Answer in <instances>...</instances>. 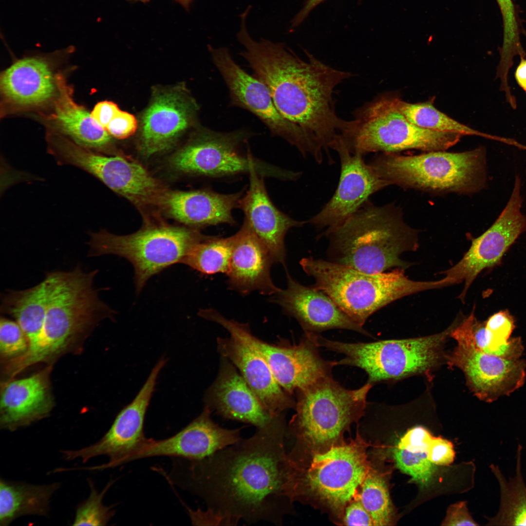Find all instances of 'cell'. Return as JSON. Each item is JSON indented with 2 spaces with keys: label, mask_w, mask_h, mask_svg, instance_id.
<instances>
[{
  "label": "cell",
  "mask_w": 526,
  "mask_h": 526,
  "mask_svg": "<svg viewBox=\"0 0 526 526\" xmlns=\"http://www.w3.org/2000/svg\"><path fill=\"white\" fill-rule=\"evenodd\" d=\"M46 376L38 373L8 383L0 400L1 429L13 431L46 416L52 407Z\"/></svg>",
  "instance_id": "obj_29"
},
{
  "label": "cell",
  "mask_w": 526,
  "mask_h": 526,
  "mask_svg": "<svg viewBox=\"0 0 526 526\" xmlns=\"http://www.w3.org/2000/svg\"><path fill=\"white\" fill-rule=\"evenodd\" d=\"M275 379L290 395L325 377L331 376L336 360L323 358L312 333H305L298 344L268 343L255 337Z\"/></svg>",
  "instance_id": "obj_20"
},
{
  "label": "cell",
  "mask_w": 526,
  "mask_h": 526,
  "mask_svg": "<svg viewBox=\"0 0 526 526\" xmlns=\"http://www.w3.org/2000/svg\"><path fill=\"white\" fill-rule=\"evenodd\" d=\"M369 164L390 185L432 192L473 193L487 187L486 150L428 151L413 155L382 153Z\"/></svg>",
  "instance_id": "obj_6"
},
{
  "label": "cell",
  "mask_w": 526,
  "mask_h": 526,
  "mask_svg": "<svg viewBox=\"0 0 526 526\" xmlns=\"http://www.w3.org/2000/svg\"><path fill=\"white\" fill-rule=\"evenodd\" d=\"M192 107L183 94L168 91L158 94L146 111L139 143L144 157L169 149L188 127Z\"/></svg>",
  "instance_id": "obj_26"
},
{
  "label": "cell",
  "mask_w": 526,
  "mask_h": 526,
  "mask_svg": "<svg viewBox=\"0 0 526 526\" xmlns=\"http://www.w3.org/2000/svg\"><path fill=\"white\" fill-rule=\"evenodd\" d=\"M185 8H188L193 0H176Z\"/></svg>",
  "instance_id": "obj_51"
},
{
  "label": "cell",
  "mask_w": 526,
  "mask_h": 526,
  "mask_svg": "<svg viewBox=\"0 0 526 526\" xmlns=\"http://www.w3.org/2000/svg\"><path fill=\"white\" fill-rule=\"evenodd\" d=\"M503 20V38L500 48L499 66L504 69L511 68L513 59L519 56L525 58L526 53L520 41L519 20L512 0H496Z\"/></svg>",
  "instance_id": "obj_38"
},
{
  "label": "cell",
  "mask_w": 526,
  "mask_h": 526,
  "mask_svg": "<svg viewBox=\"0 0 526 526\" xmlns=\"http://www.w3.org/2000/svg\"><path fill=\"white\" fill-rule=\"evenodd\" d=\"M515 77L519 85L526 92V59H521L516 72Z\"/></svg>",
  "instance_id": "obj_50"
},
{
  "label": "cell",
  "mask_w": 526,
  "mask_h": 526,
  "mask_svg": "<svg viewBox=\"0 0 526 526\" xmlns=\"http://www.w3.org/2000/svg\"><path fill=\"white\" fill-rule=\"evenodd\" d=\"M249 174L248 189L239 204L245 215L244 222L266 247L274 263L284 265L285 236L290 228L301 226L305 222L294 220L279 210L267 194L264 177L256 170Z\"/></svg>",
  "instance_id": "obj_24"
},
{
  "label": "cell",
  "mask_w": 526,
  "mask_h": 526,
  "mask_svg": "<svg viewBox=\"0 0 526 526\" xmlns=\"http://www.w3.org/2000/svg\"><path fill=\"white\" fill-rule=\"evenodd\" d=\"M324 0H306L302 8L292 20L291 28L299 26L315 7Z\"/></svg>",
  "instance_id": "obj_49"
},
{
  "label": "cell",
  "mask_w": 526,
  "mask_h": 526,
  "mask_svg": "<svg viewBox=\"0 0 526 526\" xmlns=\"http://www.w3.org/2000/svg\"><path fill=\"white\" fill-rule=\"evenodd\" d=\"M359 491L358 500L370 514L374 526L391 525L393 510L388 488L382 476L369 471Z\"/></svg>",
  "instance_id": "obj_37"
},
{
  "label": "cell",
  "mask_w": 526,
  "mask_h": 526,
  "mask_svg": "<svg viewBox=\"0 0 526 526\" xmlns=\"http://www.w3.org/2000/svg\"><path fill=\"white\" fill-rule=\"evenodd\" d=\"M246 133L206 131L176 152L169 159L170 167L185 174L220 178L248 173L256 170L263 177L284 180L286 170L255 158L241 149Z\"/></svg>",
  "instance_id": "obj_12"
},
{
  "label": "cell",
  "mask_w": 526,
  "mask_h": 526,
  "mask_svg": "<svg viewBox=\"0 0 526 526\" xmlns=\"http://www.w3.org/2000/svg\"><path fill=\"white\" fill-rule=\"evenodd\" d=\"M88 483L90 493L88 497L76 507L72 525H107L114 515V510L112 509V507L106 506L103 504V498L113 484V482L108 483L101 492L96 490L93 481L91 479H88Z\"/></svg>",
  "instance_id": "obj_39"
},
{
  "label": "cell",
  "mask_w": 526,
  "mask_h": 526,
  "mask_svg": "<svg viewBox=\"0 0 526 526\" xmlns=\"http://www.w3.org/2000/svg\"><path fill=\"white\" fill-rule=\"evenodd\" d=\"M340 136L351 153L363 156L410 149L445 150L456 144L463 135L413 124L398 110L394 95L385 94L359 108Z\"/></svg>",
  "instance_id": "obj_7"
},
{
  "label": "cell",
  "mask_w": 526,
  "mask_h": 526,
  "mask_svg": "<svg viewBox=\"0 0 526 526\" xmlns=\"http://www.w3.org/2000/svg\"><path fill=\"white\" fill-rule=\"evenodd\" d=\"M447 359L451 365L462 370L475 396L488 403L510 395L525 383L524 359H509L486 353L472 344H457Z\"/></svg>",
  "instance_id": "obj_19"
},
{
  "label": "cell",
  "mask_w": 526,
  "mask_h": 526,
  "mask_svg": "<svg viewBox=\"0 0 526 526\" xmlns=\"http://www.w3.org/2000/svg\"><path fill=\"white\" fill-rule=\"evenodd\" d=\"M443 526H478L470 514L466 502L451 505L447 511Z\"/></svg>",
  "instance_id": "obj_46"
},
{
  "label": "cell",
  "mask_w": 526,
  "mask_h": 526,
  "mask_svg": "<svg viewBox=\"0 0 526 526\" xmlns=\"http://www.w3.org/2000/svg\"><path fill=\"white\" fill-rule=\"evenodd\" d=\"M433 437L425 428L415 427L401 438L396 448L412 452H427Z\"/></svg>",
  "instance_id": "obj_42"
},
{
  "label": "cell",
  "mask_w": 526,
  "mask_h": 526,
  "mask_svg": "<svg viewBox=\"0 0 526 526\" xmlns=\"http://www.w3.org/2000/svg\"><path fill=\"white\" fill-rule=\"evenodd\" d=\"M65 159L138 207L160 204L166 192L142 165L121 156L104 155L75 144L67 150Z\"/></svg>",
  "instance_id": "obj_17"
},
{
  "label": "cell",
  "mask_w": 526,
  "mask_h": 526,
  "mask_svg": "<svg viewBox=\"0 0 526 526\" xmlns=\"http://www.w3.org/2000/svg\"><path fill=\"white\" fill-rule=\"evenodd\" d=\"M96 274L78 266L46 274L49 292L45 322L36 343L20 358L23 367L53 358L89 327L113 315L94 287Z\"/></svg>",
  "instance_id": "obj_4"
},
{
  "label": "cell",
  "mask_w": 526,
  "mask_h": 526,
  "mask_svg": "<svg viewBox=\"0 0 526 526\" xmlns=\"http://www.w3.org/2000/svg\"><path fill=\"white\" fill-rule=\"evenodd\" d=\"M523 447L518 445L515 474L507 479L499 467L491 464L490 469L499 486L500 499L496 514L488 518L487 525L526 526V484L522 472Z\"/></svg>",
  "instance_id": "obj_33"
},
{
  "label": "cell",
  "mask_w": 526,
  "mask_h": 526,
  "mask_svg": "<svg viewBox=\"0 0 526 526\" xmlns=\"http://www.w3.org/2000/svg\"><path fill=\"white\" fill-rule=\"evenodd\" d=\"M60 75L58 94L48 117L51 131L93 150L106 148L111 141V135L91 113L74 101L70 88Z\"/></svg>",
  "instance_id": "obj_30"
},
{
  "label": "cell",
  "mask_w": 526,
  "mask_h": 526,
  "mask_svg": "<svg viewBox=\"0 0 526 526\" xmlns=\"http://www.w3.org/2000/svg\"><path fill=\"white\" fill-rule=\"evenodd\" d=\"M166 363L164 358L158 361L134 399L120 411L110 428L99 441L77 450L62 451L64 459L70 461L80 458L86 463L96 456L105 455L109 458L105 464L82 468L88 470L114 468L133 461L149 439L144 431L145 415L158 374Z\"/></svg>",
  "instance_id": "obj_14"
},
{
  "label": "cell",
  "mask_w": 526,
  "mask_h": 526,
  "mask_svg": "<svg viewBox=\"0 0 526 526\" xmlns=\"http://www.w3.org/2000/svg\"><path fill=\"white\" fill-rule=\"evenodd\" d=\"M232 237L233 251L226 273L229 287L244 295L255 290L265 295L279 291L270 276L272 257L244 222Z\"/></svg>",
  "instance_id": "obj_27"
},
{
  "label": "cell",
  "mask_w": 526,
  "mask_h": 526,
  "mask_svg": "<svg viewBox=\"0 0 526 526\" xmlns=\"http://www.w3.org/2000/svg\"><path fill=\"white\" fill-rule=\"evenodd\" d=\"M373 386L366 382L358 389H348L331 376L297 390L290 430L300 440L314 446L334 442L364 415Z\"/></svg>",
  "instance_id": "obj_10"
},
{
  "label": "cell",
  "mask_w": 526,
  "mask_h": 526,
  "mask_svg": "<svg viewBox=\"0 0 526 526\" xmlns=\"http://www.w3.org/2000/svg\"><path fill=\"white\" fill-rule=\"evenodd\" d=\"M49 292V281L45 277L33 287L9 290L1 296L0 312L15 319L27 337L29 348L36 343L42 331Z\"/></svg>",
  "instance_id": "obj_32"
},
{
  "label": "cell",
  "mask_w": 526,
  "mask_h": 526,
  "mask_svg": "<svg viewBox=\"0 0 526 526\" xmlns=\"http://www.w3.org/2000/svg\"><path fill=\"white\" fill-rule=\"evenodd\" d=\"M521 180L516 175L510 198L492 225L474 239L463 258L445 271L454 284L464 282L460 295L464 300L470 286L484 269L498 264L520 235L526 230V216L522 212Z\"/></svg>",
  "instance_id": "obj_15"
},
{
  "label": "cell",
  "mask_w": 526,
  "mask_h": 526,
  "mask_svg": "<svg viewBox=\"0 0 526 526\" xmlns=\"http://www.w3.org/2000/svg\"><path fill=\"white\" fill-rule=\"evenodd\" d=\"M300 264L314 279L313 286L329 296L361 326L372 314L395 300L449 284L446 278L433 281L412 280L400 268L387 273L370 274L312 257L303 258Z\"/></svg>",
  "instance_id": "obj_5"
},
{
  "label": "cell",
  "mask_w": 526,
  "mask_h": 526,
  "mask_svg": "<svg viewBox=\"0 0 526 526\" xmlns=\"http://www.w3.org/2000/svg\"><path fill=\"white\" fill-rule=\"evenodd\" d=\"M29 348L26 335L16 321L1 318L0 352L5 358H16L23 356Z\"/></svg>",
  "instance_id": "obj_41"
},
{
  "label": "cell",
  "mask_w": 526,
  "mask_h": 526,
  "mask_svg": "<svg viewBox=\"0 0 526 526\" xmlns=\"http://www.w3.org/2000/svg\"><path fill=\"white\" fill-rule=\"evenodd\" d=\"M90 236L89 256L113 254L131 263L137 293L154 275L183 263L194 246L207 237L193 229L166 225H148L129 235L101 230Z\"/></svg>",
  "instance_id": "obj_9"
},
{
  "label": "cell",
  "mask_w": 526,
  "mask_h": 526,
  "mask_svg": "<svg viewBox=\"0 0 526 526\" xmlns=\"http://www.w3.org/2000/svg\"><path fill=\"white\" fill-rule=\"evenodd\" d=\"M209 49L214 64L229 89L234 104L256 115L273 134L296 147L304 156H313L314 150L310 144L281 114L266 86L242 69L232 59L226 48L209 46Z\"/></svg>",
  "instance_id": "obj_16"
},
{
  "label": "cell",
  "mask_w": 526,
  "mask_h": 526,
  "mask_svg": "<svg viewBox=\"0 0 526 526\" xmlns=\"http://www.w3.org/2000/svg\"><path fill=\"white\" fill-rule=\"evenodd\" d=\"M454 327L434 335L405 339L349 343L316 336L319 347L344 355L337 365L357 367L364 371L372 385L425 373L440 359L441 348Z\"/></svg>",
  "instance_id": "obj_8"
},
{
  "label": "cell",
  "mask_w": 526,
  "mask_h": 526,
  "mask_svg": "<svg viewBox=\"0 0 526 526\" xmlns=\"http://www.w3.org/2000/svg\"><path fill=\"white\" fill-rule=\"evenodd\" d=\"M285 421L274 417L245 440L200 460L177 458L168 478L207 507L248 524L281 525L288 510L290 465Z\"/></svg>",
  "instance_id": "obj_1"
},
{
  "label": "cell",
  "mask_w": 526,
  "mask_h": 526,
  "mask_svg": "<svg viewBox=\"0 0 526 526\" xmlns=\"http://www.w3.org/2000/svg\"><path fill=\"white\" fill-rule=\"evenodd\" d=\"M396 107L413 124L425 129L440 132L475 135L507 144L509 138L499 137L472 129L439 111L430 102L411 103L394 95Z\"/></svg>",
  "instance_id": "obj_34"
},
{
  "label": "cell",
  "mask_w": 526,
  "mask_h": 526,
  "mask_svg": "<svg viewBox=\"0 0 526 526\" xmlns=\"http://www.w3.org/2000/svg\"><path fill=\"white\" fill-rule=\"evenodd\" d=\"M120 110L115 103L104 101L98 102L94 106L91 114L96 122L105 129Z\"/></svg>",
  "instance_id": "obj_48"
},
{
  "label": "cell",
  "mask_w": 526,
  "mask_h": 526,
  "mask_svg": "<svg viewBox=\"0 0 526 526\" xmlns=\"http://www.w3.org/2000/svg\"><path fill=\"white\" fill-rule=\"evenodd\" d=\"M191 517L195 525L211 526H235L239 522L231 517L207 507L206 511L198 509L190 511Z\"/></svg>",
  "instance_id": "obj_45"
},
{
  "label": "cell",
  "mask_w": 526,
  "mask_h": 526,
  "mask_svg": "<svg viewBox=\"0 0 526 526\" xmlns=\"http://www.w3.org/2000/svg\"><path fill=\"white\" fill-rule=\"evenodd\" d=\"M343 522L348 526H374L370 514L358 499L346 506Z\"/></svg>",
  "instance_id": "obj_47"
},
{
  "label": "cell",
  "mask_w": 526,
  "mask_h": 526,
  "mask_svg": "<svg viewBox=\"0 0 526 526\" xmlns=\"http://www.w3.org/2000/svg\"><path fill=\"white\" fill-rule=\"evenodd\" d=\"M60 485H34L1 478L0 526H8L21 516H47L51 499Z\"/></svg>",
  "instance_id": "obj_31"
},
{
  "label": "cell",
  "mask_w": 526,
  "mask_h": 526,
  "mask_svg": "<svg viewBox=\"0 0 526 526\" xmlns=\"http://www.w3.org/2000/svg\"><path fill=\"white\" fill-rule=\"evenodd\" d=\"M485 342L482 352L509 359L520 358L524 350L521 338H510L515 326L507 310L490 316L485 322Z\"/></svg>",
  "instance_id": "obj_36"
},
{
  "label": "cell",
  "mask_w": 526,
  "mask_h": 526,
  "mask_svg": "<svg viewBox=\"0 0 526 526\" xmlns=\"http://www.w3.org/2000/svg\"><path fill=\"white\" fill-rule=\"evenodd\" d=\"M134 0L139 1H141V2H146V1H148L149 0Z\"/></svg>",
  "instance_id": "obj_53"
},
{
  "label": "cell",
  "mask_w": 526,
  "mask_h": 526,
  "mask_svg": "<svg viewBox=\"0 0 526 526\" xmlns=\"http://www.w3.org/2000/svg\"><path fill=\"white\" fill-rule=\"evenodd\" d=\"M137 121L132 114L120 110L105 128L112 135L124 139L132 135L137 128Z\"/></svg>",
  "instance_id": "obj_44"
},
{
  "label": "cell",
  "mask_w": 526,
  "mask_h": 526,
  "mask_svg": "<svg viewBox=\"0 0 526 526\" xmlns=\"http://www.w3.org/2000/svg\"><path fill=\"white\" fill-rule=\"evenodd\" d=\"M427 454L428 459L432 463L440 466L450 465L455 457L452 443L441 437H433Z\"/></svg>",
  "instance_id": "obj_43"
},
{
  "label": "cell",
  "mask_w": 526,
  "mask_h": 526,
  "mask_svg": "<svg viewBox=\"0 0 526 526\" xmlns=\"http://www.w3.org/2000/svg\"><path fill=\"white\" fill-rule=\"evenodd\" d=\"M522 33L526 37V31L525 29H523L522 30Z\"/></svg>",
  "instance_id": "obj_52"
},
{
  "label": "cell",
  "mask_w": 526,
  "mask_h": 526,
  "mask_svg": "<svg viewBox=\"0 0 526 526\" xmlns=\"http://www.w3.org/2000/svg\"><path fill=\"white\" fill-rule=\"evenodd\" d=\"M309 464L290 463L291 499L308 494L334 509L352 501L369 471L365 451L357 442L332 446L315 453Z\"/></svg>",
  "instance_id": "obj_11"
},
{
  "label": "cell",
  "mask_w": 526,
  "mask_h": 526,
  "mask_svg": "<svg viewBox=\"0 0 526 526\" xmlns=\"http://www.w3.org/2000/svg\"><path fill=\"white\" fill-rule=\"evenodd\" d=\"M59 76L46 59L28 57L17 60L0 75L4 109L27 110L54 102L58 94Z\"/></svg>",
  "instance_id": "obj_23"
},
{
  "label": "cell",
  "mask_w": 526,
  "mask_h": 526,
  "mask_svg": "<svg viewBox=\"0 0 526 526\" xmlns=\"http://www.w3.org/2000/svg\"><path fill=\"white\" fill-rule=\"evenodd\" d=\"M233 248L232 236L227 238L207 236L194 246L183 263L205 274H226Z\"/></svg>",
  "instance_id": "obj_35"
},
{
  "label": "cell",
  "mask_w": 526,
  "mask_h": 526,
  "mask_svg": "<svg viewBox=\"0 0 526 526\" xmlns=\"http://www.w3.org/2000/svg\"><path fill=\"white\" fill-rule=\"evenodd\" d=\"M327 237L331 262L370 274L409 263L402 253L416 250L417 234L394 206H376L368 201Z\"/></svg>",
  "instance_id": "obj_3"
},
{
  "label": "cell",
  "mask_w": 526,
  "mask_h": 526,
  "mask_svg": "<svg viewBox=\"0 0 526 526\" xmlns=\"http://www.w3.org/2000/svg\"><path fill=\"white\" fill-rule=\"evenodd\" d=\"M199 315L220 324L228 332L229 338H218V351L238 369L272 417L295 408L296 401L275 379L248 324L228 319L213 309L200 310Z\"/></svg>",
  "instance_id": "obj_13"
},
{
  "label": "cell",
  "mask_w": 526,
  "mask_h": 526,
  "mask_svg": "<svg viewBox=\"0 0 526 526\" xmlns=\"http://www.w3.org/2000/svg\"><path fill=\"white\" fill-rule=\"evenodd\" d=\"M242 194L207 190L166 191L160 205L171 217L190 226L233 224L232 211L239 207Z\"/></svg>",
  "instance_id": "obj_28"
},
{
  "label": "cell",
  "mask_w": 526,
  "mask_h": 526,
  "mask_svg": "<svg viewBox=\"0 0 526 526\" xmlns=\"http://www.w3.org/2000/svg\"><path fill=\"white\" fill-rule=\"evenodd\" d=\"M394 458L397 468L410 475L411 480L422 487L428 484L435 470L434 464L428 458L427 452H412L395 448Z\"/></svg>",
  "instance_id": "obj_40"
},
{
  "label": "cell",
  "mask_w": 526,
  "mask_h": 526,
  "mask_svg": "<svg viewBox=\"0 0 526 526\" xmlns=\"http://www.w3.org/2000/svg\"><path fill=\"white\" fill-rule=\"evenodd\" d=\"M241 55L267 87L277 110L322 158L348 126L335 112L333 92L350 73L334 69L306 52L303 60L282 43L251 38L243 22L237 35Z\"/></svg>",
  "instance_id": "obj_2"
},
{
  "label": "cell",
  "mask_w": 526,
  "mask_h": 526,
  "mask_svg": "<svg viewBox=\"0 0 526 526\" xmlns=\"http://www.w3.org/2000/svg\"><path fill=\"white\" fill-rule=\"evenodd\" d=\"M332 149L340 158L338 184L330 200L308 221L317 228H326L321 235L326 237L358 210L371 195L390 185L365 162L363 155L351 153L339 139Z\"/></svg>",
  "instance_id": "obj_18"
},
{
  "label": "cell",
  "mask_w": 526,
  "mask_h": 526,
  "mask_svg": "<svg viewBox=\"0 0 526 526\" xmlns=\"http://www.w3.org/2000/svg\"><path fill=\"white\" fill-rule=\"evenodd\" d=\"M211 409L205 406L201 414L175 435L162 440H149L135 460L154 456H170L200 460L242 439V428L228 429L215 423Z\"/></svg>",
  "instance_id": "obj_21"
},
{
  "label": "cell",
  "mask_w": 526,
  "mask_h": 526,
  "mask_svg": "<svg viewBox=\"0 0 526 526\" xmlns=\"http://www.w3.org/2000/svg\"><path fill=\"white\" fill-rule=\"evenodd\" d=\"M287 285L271 299L283 311L295 318L304 332L319 334L332 329H343L367 336L370 334L348 316L326 294L307 287L292 278L287 272Z\"/></svg>",
  "instance_id": "obj_22"
},
{
  "label": "cell",
  "mask_w": 526,
  "mask_h": 526,
  "mask_svg": "<svg viewBox=\"0 0 526 526\" xmlns=\"http://www.w3.org/2000/svg\"><path fill=\"white\" fill-rule=\"evenodd\" d=\"M218 376L207 390L206 406L227 419L261 428L274 417L263 407L233 364L222 357Z\"/></svg>",
  "instance_id": "obj_25"
}]
</instances>
